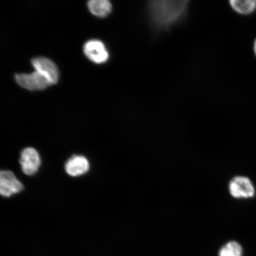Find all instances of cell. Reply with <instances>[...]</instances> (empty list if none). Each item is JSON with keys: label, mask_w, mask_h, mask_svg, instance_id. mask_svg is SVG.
<instances>
[{"label": "cell", "mask_w": 256, "mask_h": 256, "mask_svg": "<svg viewBox=\"0 0 256 256\" xmlns=\"http://www.w3.org/2000/svg\"><path fill=\"white\" fill-rule=\"evenodd\" d=\"M190 1H152L148 12L152 26L159 30H166L184 18Z\"/></svg>", "instance_id": "cell-1"}, {"label": "cell", "mask_w": 256, "mask_h": 256, "mask_svg": "<svg viewBox=\"0 0 256 256\" xmlns=\"http://www.w3.org/2000/svg\"><path fill=\"white\" fill-rule=\"evenodd\" d=\"M230 194L238 200L252 199L256 196V188L252 181L245 176H236L229 184Z\"/></svg>", "instance_id": "cell-2"}, {"label": "cell", "mask_w": 256, "mask_h": 256, "mask_svg": "<svg viewBox=\"0 0 256 256\" xmlns=\"http://www.w3.org/2000/svg\"><path fill=\"white\" fill-rule=\"evenodd\" d=\"M16 82L21 87L30 91H40L50 86V83L40 72L21 74L15 76Z\"/></svg>", "instance_id": "cell-3"}, {"label": "cell", "mask_w": 256, "mask_h": 256, "mask_svg": "<svg viewBox=\"0 0 256 256\" xmlns=\"http://www.w3.org/2000/svg\"><path fill=\"white\" fill-rule=\"evenodd\" d=\"M24 190V185L11 171H2L0 174V193L2 196L10 198Z\"/></svg>", "instance_id": "cell-4"}, {"label": "cell", "mask_w": 256, "mask_h": 256, "mask_svg": "<svg viewBox=\"0 0 256 256\" xmlns=\"http://www.w3.org/2000/svg\"><path fill=\"white\" fill-rule=\"evenodd\" d=\"M32 62L36 72L44 76L51 86L56 84L58 82V69L52 60L46 58L40 57L34 59Z\"/></svg>", "instance_id": "cell-5"}, {"label": "cell", "mask_w": 256, "mask_h": 256, "mask_svg": "<svg viewBox=\"0 0 256 256\" xmlns=\"http://www.w3.org/2000/svg\"><path fill=\"white\" fill-rule=\"evenodd\" d=\"M20 162L25 174L34 176L39 170L41 165L39 153L33 148H26L22 152Z\"/></svg>", "instance_id": "cell-6"}, {"label": "cell", "mask_w": 256, "mask_h": 256, "mask_svg": "<svg viewBox=\"0 0 256 256\" xmlns=\"http://www.w3.org/2000/svg\"><path fill=\"white\" fill-rule=\"evenodd\" d=\"M84 54L88 58L96 64H101L108 62V54L104 44L99 40H90L86 43Z\"/></svg>", "instance_id": "cell-7"}, {"label": "cell", "mask_w": 256, "mask_h": 256, "mask_svg": "<svg viewBox=\"0 0 256 256\" xmlns=\"http://www.w3.org/2000/svg\"><path fill=\"white\" fill-rule=\"evenodd\" d=\"M90 165L84 156H74L66 163V171L72 177L84 175L89 171Z\"/></svg>", "instance_id": "cell-8"}, {"label": "cell", "mask_w": 256, "mask_h": 256, "mask_svg": "<svg viewBox=\"0 0 256 256\" xmlns=\"http://www.w3.org/2000/svg\"><path fill=\"white\" fill-rule=\"evenodd\" d=\"M88 6L92 14L99 18L106 17L112 10L111 3L108 0H92Z\"/></svg>", "instance_id": "cell-9"}, {"label": "cell", "mask_w": 256, "mask_h": 256, "mask_svg": "<svg viewBox=\"0 0 256 256\" xmlns=\"http://www.w3.org/2000/svg\"><path fill=\"white\" fill-rule=\"evenodd\" d=\"M230 4L234 10L242 15L250 14L256 9V0H232Z\"/></svg>", "instance_id": "cell-10"}, {"label": "cell", "mask_w": 256, "mask_h": 256, "mask_svg": "<svg viewBox=\"0 0 256 256\" xmlns=\"http://www.w3.org/2000/svg\"><path fill=\"white\" fill-rule=\"evenodd\" d=\"M242 246L236 242L227 243L219 252V256H242Z\"/></svg>", "instance_id": "cell-11"}, {"label": "cell", "mask_w": 256, "mask_h": 256, "mask_svg": "<svg viewBox=\"0 0 256 256\" xmlns=\"http://www.w3.org/2000/svg\"><path fill=\"white\" fill-rule=\"evenodd\" d=\"M254 52H255V54H256V40L255 43H254Z\"/></svg>", "instance_id": "cell-12"}]
</instances>
